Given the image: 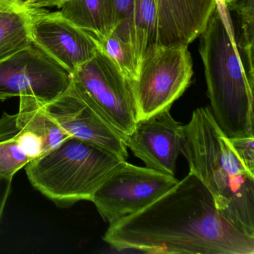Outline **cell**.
Instances as JSON below:
<instances>
[{"mask_svg":"<svg viewBox=\"0 0 254 254\" xmlns=\"http://www.w3.org/2000/svg\"><path fill=\"white\" fill-rule=\"evenodd\" d=\"M45 110L69 136L96 144L127 160L124 139L104 120L73 81L59 97L45 105Z\"/></svg>","mask_w":254,"mask_h":254,"instance_id":"obj_10","label":"cell"},{"mask_svg":"<svg viewBox=\"0 0 254 254\" xmlns=\"http://www.w3.org/2000/svg\"><path fill=\"white\" fill-rule=\"evenodd\" d=\"M200 36L207 96L215 122L229 138L254 136V85L235 34L227 30L218 8Z\"/></svg>","mask_w":254,"mask_h":254,"instance_id":"obj_3","label":"cell"},{"mask_svg":"<svg viewBox=\"0 0 254 254\" xmlns=\"http://www.w3.org/2000/svg\"><path fill=\"white\" fill-rule=\"evenodd\" d=\"M111 2L114 11L113 32L130 44L135 53L133 0H111Z\"/></svg>","mask_w":254,"mask_h":254,"instance_id":"obj_19","label":"cell"},{"mask_svg":"<svg viewBox=\"0 0 254 254\" xmlns=\"http://www.w3.org/2000/svg\"><path fill=\"white\" fill-rule=\"evenodd\" d=\"M157 17L156 44L188 45L200 36L216 8L215 0H154Z\"/></svg>","mask_w":254,"mask_h":254,"instance_id":"obj_13","label":"cell"},{"mask_svg":"<svg viewBox=\"0 0 254 254\" xmlns=\"http://www.w3.org/2000/svg\"><path fill=\"white\" fill-rule=\"evenodd\" d=\"M135 54L139 63L147 47L156 44L157 17L154 0H133Z\"/></svg>","mask_w":254,"mask_h":254,"instance_id":"obj_16","label":"cell"},{"mask_svg":"<svg viewBox=\"0 0 254 254\" xmlns=\"http://www.w3.org/2000/svg\"><path fill=\"white\" fill-rule=\"evenodd\" d=\"M69 137L47 114L45 105L35 99L21 98L17 114L4 112L0 118V140L15 141L31 161Z\"/></svg>","mask_w":254,"mask_h":254,"instance_id":"obj_12","label":"cell"},{"mask_svg":"<svg viewBox=\"0 0 254 254\" xmlns=\"http://www.w3.org/2000/svg\"><path fill=\"white\" fill-rule=\"evenodd\" d=\"M232 145L241 161L254 174V136L230 138Z\"/></svg>","mask_w":254,"mask_h":254,"instance_id":"obj_21","label":"cell"},{"mask_svg":"<svg viewBox=\"0 0 254 254\" xmlns=\"http://www.w3.org/2000/svg\"><path fill=\"white\" fill-rule=\"evenodd\" d=\"M181 154L221 215L239 231L254 237V174L241 161L209 107L196 109L184 126Z\"/></svg>","mask_w":254,"mask_h":254,"instance_id":"obj_2","label":"cell"},{"mask_svg":"<svg viewBox=\"0 0 254 254\" xmlns=\"http://www.w3.org/2000/svg\"><path fill=\"white\" fill-rule=\"evenodd\" d=\"M71 76L104 120L126 140L137 122L130 81L99 49Z\"/></svg>","mask_w":254,"mask_h":254,"instance_id":"obj_6","label":"cell"},{"mask_svg":"<svg viewBox=\"0 0 254 254\" xmlns=\"http://www.w3.org/2000/svg\"><path fill=\"white\" fill-rule=\"evenodd\" d=\"M30 161L15 141L0 140V175L4 178L13 180L16 173Z\"/></svg>","mask_w":254,"mask_h":254,"instance_id":"obj_20","label":"cell"},{"mask_svg":"<svg viewBox=\"0 0 254 254\" xmlns=\"http://www.w3.org/2000/svg\"><path fill=\"white\" fill-rule=\"evenodd\" d=\"M0 101H4V99H2V97H1V96H0Z\"/></svg>","mask_w":254,"mask_h":254,"instance_id":"obj_27","label":"cell"},{"mask_svg":"<svg viewBox=\"0 0 254 254\" xmlns=\"http://www.w3.org/2000/svg\"><path fill=\"white\" fill-rule=\"evenodd\" d=\"M96 42L98 49L112 61L130 84L136 79L139 62L130 44L114 32L102 39H96Z\"/></svg>","mask_w":254,"mask_h":254,"instance_id":"obj_17","label":"cell"},{"mask_svg":"<svg viewBox=\"0 0 254 254\" xmlns=\"http://www.w3.org/2000/svg\"><path fill=\"white\" fill-rule=\"evenodd\" d=\"M232 10L236 11L240 18L242 35L239 45L244 55L242 59L248 79L254 84V0H240Z\"/></svg>","mask_w":254,"mask_h":254,"instance_id":"obj_18","label":"cell"},{"mask_svg":"<svg viewBox=\"0 0 254 254\" xmlns=\"http://www.w3.org/2000/svg\"><path fill=\"white\" fill-rule=\"evenodd\" d=\"M169 111L138 120L125 142L147 168L175 176L184 126L174 120Z\"/></svg>","mask_w":254,"mask_h":254,"instance_id":"obj_11","label":"cell"},{"mask_svg":"<svg viewBox=\"0 0 254 254\" xmlns=\"http://www.w3.org/2000/svg\"><path fill=\"white\" fill-rule=\"evenodd\" d=\"M125 161L106 148L70 136L24 168L35 190L59 207H69L81 200L91 201Z\"/></svg>","mask_w":254,"mask_h":254,"instance_id":"obj_4","label":"cell"},{"mask_svg":"<svg viewBox=\"0 0 254 254\" xmlns=\"http://www.w3.org/2000/svg\"><path fill=\"white\" fill-rule=\"evenodd\" d=\"M224 1L228 10H232L233 7H234L240 0H224Z\"/></svg>","mask_w":254,"mask_h":254,"instance_id":"obj_25","label":"cell"},{"mask_svg":"<svg viewBox=\"0 0 254 254\" xmlns=\"http://www.w3.org/2000/svg\"><path fill=\"white\" fill-rule=\"evenodd\" d=\"M29 9L11 0H0V62L32 45Z\"/></svg>","mask_w":254,"mask_h":254,"instance_id":"obj_15","label":"cell"},{"mask_svg":"<svg viewBox=\"0 0 254 254\" xmlns=\"http://www.w3.org/2000/svg\"><path fill=\"white\" fill-rule=\"evenodd\" d=\"M192 75L188 45L148 46L131 83L137 121L170 109L191 84Z\"/></svg>","mask_w":254,"mask_h":254,"instance_id":"obj_5","label":"cell"},{"mask_svg":"<svg viewBox=\"0 0 254 254\" xmlns=\"http://www.w3.org/2000/svg\"><path fill=\"white\" fill-rule=\"evenodd\" d=\"M68 0H19V2L28 9L42 8L44 7H57L62 8Z\"/></svg>","mask_w":254,"mask_h":254,"instance_id":"obj_22","label":"cell"},{"mask_svg":"<svg viewBox=\"0 0 254 254\" xmlns=\"http://www.w3.org/2000/svg\"><path fill=\"white\" fill-rule=\"evenodd\" d=\"M103 239L120 251L254 254V237L221 215L207 189L191 172L146 207L110 224Z\"/></svg>","mask_w":254,"mask_h":254,"instance_id":"obj_1","label":"cell"},{"mask_svg":"<svg viewBox=\"0 0 254 254\" xmlns=\"http://www.w3.org/2000/svg\"><path fill=\"white\" fill-rule=\"evenodd\" d=\"M12 1H14V2H15L16 4H17V5H21V6H23V5H21V4L20 3V2H19V0H12Z\"/></svg>","mask_w":254,"mask_h":254,"instance_id":"obj_26","label":"cell"},{"mask_svg":"<svg viewBox=\"0 0 254 254\" xmlns=\"http://www.w3.org/2000/svg\"><path fill=\"white\" fill-rule=\"evenodd\" d=\"M13 180L4 178L0 175V221L5 210L8 197L11 191Z\"/></svg>","mask_w":254,"mask_h":254,"instance_id":"obj_23","label":"cell"},{"mask_svg":"<svg viewBox=\"0 0 254 254\" xmlns=\"http://www.w3.org/2000/svg\"><path fill=\"white\" fill-rule=\"evenodd\" d=\"M32 44L72 75L98 51L94 37L75 26L60 11L29 9Z\"/></svg>","mask_w":254,"mask_h":254,"instance_id":"obj_9","label":"cell"},{"mask_svg":"<svg viewBox=\"0 0 254 254\" xmlns=\"http://www.w3.org/2000/svg\"><path fill=\"white\" fill-rule=\"evenodd\" d=\"M215 2H216V8H218V11H219L220 15H221L227 30L231 33H234L231 17H230V14H229L228 8L226 6L224 0H215Z\"/></svg>","mask_w":254,"mask_h":254,"instance_id":"obj_24","label":"cell"},{"mask_svg":"<svg viewBox=\"0 0 254 254\" xmlns=\"http://www.w3.org/2000/svg\"><path fill=\"white\" fill-rule=\"evenodd\" d=\"M11 1H12V0H11ZM13 2H14V1H12ZM14 3H15V2H14ZM20 6H21V5H20Z\"/></svg>","mask_w":254,"mask_h":254,"instance_id":"obj_28","label":"cell"},{"mask_svg":"<svg viewBox=\"0 0 254 254\" xmlns=\"http://www.w3.org/2000/svg\"><path fill=\"white\" fill-rule=\"evenodd\" d=\"M71 82L70 74L34 44L0 62V96L4 101L31 98L47 105Z\"/></svg>","mask_w":254,"mask_h":254,"instance_id":"obj_8","label":"cell"},{"mask_svg":"<svg viewBox=\"0 0 254 254\" xmlns=\"http://www.w3.org/2000/svg\"><path fill=\"white\" fill-rule=\"evenodd\" d=\"M60 12L96 39H102L114 32L111 0H68Z\"/></svg>","mask_w":254,"mask_h":254,"instance_id":"obj_14","label":"cell"},{"mask_svg":"<svg viewBox=\"0 0 254 254\" xmlns=\"http://www.w3.org/2000/svg\"><path fill=\"white\" fill-rule=\"evenodd\" d=\"M179 182L174 175L125 161L92 197L104 221L113 224L144 209Z\"/></svg>","mask_w":254,"mask_h":254,"instance_id":"obj_7","label":"cell"}]
</instances>
